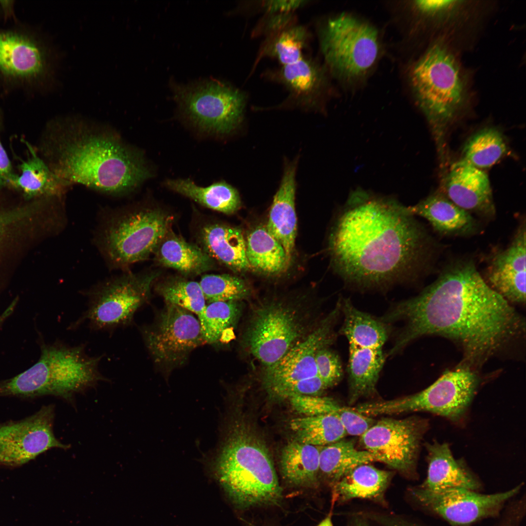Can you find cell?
I'll list each match as a JSON object with an SVG mask.
<instances>
[{
  "instance_id": "25",
  "label": "cell",
  "mask_w": 526,
  "mask_h": 526,
  "mask_svg": "<svg viewBox=\"0 0 526 526\" xmlns=\"http://www.w3.org/2000/svg\"><path fill=\"white\" fill-rule=\"evenodd\" d=\"M199 237L202 248L214 261L237 272L251 268L240 228L221 223L208 224L201 228Z\"/></svg>"
},
{
  "instance_id": "48",
  "label": "cell",
  "mask_w": 526,
  "mask_h": 526,
  "mask_svg": "<svg viewBox=\"0 0 526 526\" xmlns=\"http://www.w3.org/2000/svg\"><path fill=\"white\" fill-rule=\"evenodd\" d=\"M381 526H425L419 523L391 514H387L384 516L381 520Z\"/></svg>"
},
{
  "instance_id": "46",
  "label": "cell",
  "mask_w": 526,
  "mask_h": 526,
  "mask_svg": "<svg viewBox=\"0 0 526 526\" xmlns=\"http://www.w3.org/2000/svg\"><path fill=\"white\" fill-rule=\"evenodd\" d=\"M15 175L10 160L0 141V189L10 185Z\"/></svg>"
},
{
  "instance_id": "38",
  "label": "cell",
  "mask_w": 526,
  "mask_h": 526,
  "mask_svg": "<svg viewBox=\"0 0 526 526\" xmlns=\"http://www.w3.org/2000/svg\"><path fill=\"white\" fill-rule=\"evenodd\" d=\"M156 291L166 303L184 308L197 318L207 305L199 283L183 277H170L163 281L158 284Z\"/></svg>"
},
{
  "instance_id": "4",
  "label": "cell",
  "mask_w": 526,
  "mask_h": 526,
  "mask_svg": "<svg viewBox=\"0 0 526 526\" xmlns=\"http://www.w3.org/2000/svg\"><path fill=\"white\" fill-rule=\"evenodd\" d=\"M308 295L264 298L251 303L239 337L242 354L269 366L305 339L323 316Z\"/></svg>"
},
{
  "instance_id": "40",
  "label": "cell",
  "mask_w": 526,
  "mask_h": 526,
  "mask_svg": "<svg viewBox=\"0 0 526 526\" xmlns=\"http://www.w3.org/2000/svg\"><path fill=\"white\" fill-rule=\"evenodd\" d=\"M317 376L328 388L337 384L343 376V370L338 355L329 347L318 351L315 357Z\"/></svg>"
},
{
  "instance_id": "35",
  "label": "cell",
  "mask_w": 526,
  "mask_h": 526,
  "mask_svg": "<svg viewBox=\"0 0 526 526\" xmlns=\"http://www.w3.org/2000/svg\"><path fill=\"white\" fill-rule=\"evenodd\" d=\"M290 427L296 440L316 446L337 442L347 435L335 413L295 418Z\"/></svg>"
},
{
  "instance_id": "50",
  "label": "cell",
  "mask_w": 526,
  "mask_h": 526,
  "mask_svg": "<svg viewBox=\"0 0 526 526\" xmlns=\"http://www.w3.org/2000/svg\"><path fill=\"white\" fill-rule=\"evenodd\" d=\"M317 526H333L331 515L326 516Z\"/></svg>"
},
{
  "instance_id": "42",
  "label": "cell",
  "mask_w": 526,
  "mask_h": 526,
  "mask_svg": "<svg viewBox=\"0 0 526 526\" xmlns=\"http://www.w3.org/2000/svg\"><path fill=\"white\" fill-rule=\"evenodd\" d=\"M339 418L346 434L361 436L375 423L371 416L359 413L352 408L342 407L335 413Z\"/></svg>"
},
{
  "instance_id": "31",
  "label": "cell",
  "mask_w": 526,
  "mask_h": 526,
  "mask_svg": "<svg viewBox=\"0 0 526 526\" xmlns=\"http://www.w3.org/2000/svg\"><path fill=\"white\" fill-rule=\"evenodd\" d=\"M320 447L294 440L283 448L281 470L283 479L299 487H316L319 473Z\"/></svg>"
},
{
  "instance_id": "28",
  "label": "cell",
  "mask_w": 526,
  "mask_h": 526,
  "mask_svg": "<svg viewBox=\"0 0 526 526\" xmlns=\"http://www.w3.org/2000/svg\"><path fill=\"white\" fill-rule=\"evenodd\" d=\"M156 261L187 276H196L214 267V260L202 248L187 242L170 228L157 246Z\"/></svg>"
},
{
  "instance_id": "3",
  "label": "cell",
  "mask_w": 526,
  "mask_h": 526,
  "mask_svg": "<svg viewBox=\"0 0 526 526\" xmlns=\"http://www.w3.org/2000/svg\"><path fill=\"white\" fill-rule=\"evenodd\" d=\"M46 140L45 162L72 185L123 195L152 176L143 153L104 125L63 117L51 125Z\"/></svg>"
},
{
  "instance_id": "29",
  "label": "cell",
  "mask_w": 526,
  "mask_h": 526,
  "mask_svg": "<svg viewBox=\"0 0 526 526\" xmlns=\"http://www.w3.org/2000/svg\"><path fill=\"white\" fill-rule=\"evenodd\" d=\"M30 155L20 165V174L15 175L10 185L27 197H60L72 184L57 176L32 148Z\"/></svg>"
},
{
  "instance_id": "12",
  "label": "cell",
  "mask_w": 526,
  "mask_h": 526,
  "mask_svg": "<svg viewBox=\"0 0 526 526\" xmlns=\"http://www.w3.org/2000/svg\"><path fill=\"white\" fill-rule=\"evenodd\" d=\"M154 278L128 273L97 286L88 292L87 309L69 329L86 322L93 330L109 332L129 326L147 300Z\"/></svg>"
},
{
  "instance_id": "2",
  "label": "cell",
  "mask_w": 526,
  "mask_h": 526,
  "mask_svg": "<svg viewBox=\"0 0 526 526\" xmlns=\"http://www.w3.org/2000/svg\"><path fill=\"white\" fill-rule=\"evenodd\" d=\"M425 247L424 231L406 207L357 191L336 220L328 249L334 268L347 284L383 289L413 279Z\"/></svg>"
},
{
  "instance_id": "44",
  "label": "cell",
  "mask_w": 526,
  "mask_h": 526,
  "mask_svg": "<svg viewBox=\"0 0 526 526\" xmlns=\"http://www.w3.org/2000/svg\"><path fill=\"white\" fill-rule=\"evenodd\" d=\"M328 389L318 376L299 381L283 390L276 399H289L298 395L319 396Z\"/></svg>"
},
{
  "instance_id": "17",
  "label": "cell",
  "mask_w": 526,
  "mask_h": 526,
  "mask_svg": "<svg viewBox=\"0 0 526 526\" xmlns=\"http://www.w3.org/2000/svg\"><path fill=\"white\" fill-rule=\"evenodd\" d=\"M55 405L42 406L32 415L0 424V466L15 468L53 448L67 450L55 436Z\"/></svg>"
},
{
  "instance_id": "41",
  "label": "cell",
  "mask_w": 526,
  "mask_h": 526,
  "mask_svg": "<svg viewBox=\"0 0 526 526\" xmlns=\"http://www.w3.org/2000/svg\"><path fill=\"white\" fill-rule=\"evenodd\" d=\"M288 399L293 408L305 416L335 413L342 408L333 399L327 397L298 395Z\"/></svg>"
},
{
  "instance_id": "34",
  "label": "cell",
  "mask_w": 526,
  "mask_h": 526,
  "mask_svg": "<svg viewBox=\"0 0 526 526\" xmlns=\"http://www.w3.org/2000/svg\"><path fill=\"white\" fill-rule=\"evenodd\" d=\"M309 37L307 28L296 23L264 38L258 53L254 67L264 57L275 59L281 66L298 61L304 56L303 51Z\"/></svg>"
},
{
  "instance_id": "1",
  "label": "cell",
  "mask_w": 526,
  "mask_h": 526,
  "mask_svg": "<svg viewBox=\"0 0 526 526\" xmlns=\"http://www.w3.org/2000/svg\"><path fill=\"white\" fill-rule=\"evenodd\" d=\"M380 319L388 324L405 323L389 355L419 338L438 335L458 344L464 352L462 364L472 369L525 331L524 319L471 262L452 265L418 295L394 304Z\"/></svg>"
},
{
  "instance_id": "9",
  "label": "cell",
  "mask_w": 526,
  "mask_h": 526,
  "mask_svg": "<svg viewBox=\"0 0 526 526\" xmlns=\"http://www.w3.org/2000/svg\"><path fill=\"white\" fill-rule=\"evenodd\" d=\"M480 383L475 371L461 363L445 371L419 392L392 400L361 403L357 410L369 416L425 412L459 422L468 413Z\"/></svg>"
},
{
  "instance_id": "26",
  "label": "cell",
  "mask_w": 526,
  "mask_h": 526,
  "mask_svg": "<svg viewBox=\"0 0 526 526\" xmlns=\"http://www.w3.org/2000/svg\"><path fill=\"white\" fill-rule=\"evenodd\" d=\"M393 476L392 472L369 464L361 465L332 487L333 499L338 503L362 499L385 505V494Z\"/></svg>"
},
{
  "instance_id": "23",
  "label": "cell",
  "mask_w": 526,
  "mask_h": 526,
  "mask_svg": "<svg viewBox=\"0 0 526 526\" xmlns=\"http://www.w3.org/2000/svg\"><path fill=\"white\" fill-rule=\"evenodd\" d=\"M428 464L427 475L419 487L430 490L466 488L476 490L479 479L464 461L456 459L447 443L433 441L426 444Z\"/></svg>"
},
{
  "instance_id": "7",
  "label": "cell",
  "mask_w": 526,
  "mask_h": 526,
  "mask_svg": "<svg viewBox=\"0 0 526 526\" xmlns=\"http://www.w3.org/2000/svg\"><path fill=\"white\" fill-rule=\"evenodd\" d=\"M411 84L443 153L448 124L463 105L467 87L459 63L447 45L433 43L413 65Z\"/></svg>"
},
{
  "instance_id": "33",
  "label": "cell",
  "mask_w": 526,
  "mask_h": 526,
  "mask_svg": "<svg viewBox=\"0 0 526 526\" xmlns=\"http://www.w3.org/2000/svg\"><path fill=\"white\" fill-rule=\"evenodd\" d=\"M374 461L371 453L357 450L352 440L342 439L320 448L319 471L331 487L357 467Z\"/></svg>"
},
{
  "instance_id": "24",
  "label": "cell",
  "mask_w": 526,
  "mask_h": 526,
  "mask_svg": "<svg viewBox=\"0 0 526 526\" xmlns=\"http://www.w3.org/2000/svg\"><path fill=\"white\" fill-rule=\"evenodd\" d=\"M348 344L349 402L351 404L375 394L386 357L382 345L359 342Z\"/></svg>"
},
{
  "instance_id": "37",
  "label": "cell",
  "mask_w": 526,
  "mask_h": 526,
  "mask_svg": "<svg viewBox=\"0 0 526 526\" xmlns=\"http://www.w3.org/2000/svg\"><path fill=\"white\" fill-rule=\"evenodd\" d=\"M507 151V144L502 132L495 128L488 127L476 132L467 140L462 159L483 169L496 164Z\"/></svg>"
},
{
  "instance_id": "16",
  "label": "cell",
  "mask_w": 526,
  "mask_h": 526,
  "mask_svg": "<svg viewBox=\"0 0 526 526\" xmlns=\"http://www.w3.org/2000/svg\"><path fill=\"white\" fill-rule=\"evenodd\" d=\"M521 485L489 494L466 488L430 490L419 486L411 489L410 493L421 506L450 524L466 526L497 515L505 504L519 492Z\"/></svg>"
},
{
  "instance_id": "18",
  "label": "cell",
  "mask_w": 526,
  "mask_h": 526,
  "mask_svg": "<svg viewBox=\"0 0 526 526\" xmlns=\"http://www.w3.org/2000/svg\"><path fill=\"white\" fill-rule=\"evenodd\" d=\"M328 71L315 59L304 56L298 61L268 71V79L282 85L288 96L281 107L306 111L322 110L329 91Z\"/></svg>"
},
{
  "instance_id": "14",
  "label": "cell",
  "mask_w": 526,
  "mask_h": 526,
  "mask_svg": "<svg viewBox=\"0 0 526 526\" xmlns=\"http://www.w3.org/2000/svg\"><path fill=\"white\" fill-rule=\"evenodd\" d=\"M339 299L335 307L323 316L315 330L273 364L261 367L259 377L264 390L276 398L293 384L317 376L315 357L319 350L330 347L336 339L335 327L341 312Z\"/></svg>"
},
{
  "instance_id": "10",
  "label": "cell",
  "mask_w": 526,
  "mask_h": 526,
  "mask_svg": "<svg viewBox=\"0 0 526 526\" xmlns=\"http://www.w3.org/2000/svg\"><path fill=\"white\" fill-rule=\"evenodd\" d=\"M169 85L180 110L202 131L227 135L241 127L247 96L241 90L214 79Z\"/></svg>"
},
{
  "instance_id": "11",
  "label": "cell",
  "mask_w": 526,
  "mask_h": 526,
  "mask_svg": "<svg viewBox=\"0 0 526 526\" xmlns=\"http://www.w3.org/2000/svg\"><path fill=\"white\" fill-rule=\"evenodd\" d=\"M172 219L156 207L123 211L106 223L100 238L101 249L116 266L144 260L171 228Z\"/></svg>"
},
{
  "instance_id": "39",
  "label": "cell",
  "mask_w": 526,
  "mask_h": 526,
  "mask_svg": "<svg viewBox=\"0 0 526 526\" xmlns=\"http://www.w3.org/2000/svg\"><path fill=\"white\" fill-rule=\"evenodd\" d=\"M205 300L217 301H242L251 294L248 284L242 279L228 274H206L199 282Z\"/></svg>"
},
{
  "instance_id": "22",
  "label": "cell",
  "mask_w": 526,
  "mask_h": 526,
  "mask_svg": "<svg viewBox=\"0 0 526 526\" xmlns=\"http://www.w3.org/2000/svg\"><path fill=\"white\" fill-rule=\"evenodd\" d=\"M299 156L284 160L282 176L269 211L266 227L283 246L289 264L297 232L295 196L296 175Z\"/></svg>"
},
{
  "instance_id": "49",
  "label": "cell",
  "mask_w": 526,
  "mask_h": 526,
  "mask_svg": "<svg viewBox=\"0 0 526 526\" xmlns=\"http://www.w3.org/2000/svg\"><path fill=\"white\" fill-rule=\"evenodd\" d=\"M352 526H369L367 519L362 515L359 514L356 516L353 521Z\"/></svg>"
},
{
  "instance_id": "6",
  "label": "cell",
  "mask_w": 526,
  "mask_h": 526,
  "mask_svg": "<svg viewBox=\"0 0 526 526\" xmlns=\"http://www.w3.org/2000/svg\"><path fill=\"white\" fill-rule=\"evenodd\" d=\"M102 356L92 357L81 344H43L38 361L13 377L0 381V397L54 395L68 401L75 395L109 381L99 370Z\"/></svg>"
},
{
  "instance_id": "47",
  "label": "cell",
  "mask_w": 526,
  "mask_h": 526,
  "mask_svg": "<svg viewBox=\"0 0 526 526\" xmlns=\"http://www.w3.org/2000/svg\"><path fill=\"white\" fill-rule=\"evenodd\" d=\"M32 209L22 208L10 211L0 212V235L5 229L12 223L24 218L30 214Z\"/></svg>"
},
{
  "instance_id": "27",
  "label": "cell",
  "mask_w": 526,
  "mask_h": 526,
  "mask_svg": "<svg viewBox=\"0 0 526 526\" xmlns=\"http://www.w3.org/2000/svg\"><path fill=\"white\" fill-rule=\"evenodd\" d=\"M411 215L427 220L438 232L447 235L471 233L475 222L470 213L459 207L442 194H434L414 206L406 207Z\"/></svg>"
},
{
  "instance_id": "19",
  "label": "cell",
  "mask_w": 526,
  "mask_h": 526,
  "mask_svg": "<svg viewBox=\"0 0 526 526\" xmlns=\"http://www.w3.org/2000/svg\"><path fill=\"white\" fill-rule=\"evenodd\" d=\"M46 47L32 37L13 31L0 32V73L15 81L46 78L52 70Z\"/></svg>"
},
{
  "instance_id": "8",
  "label": "cell",
  "mask_w": 526,
  "mask_h": 526,
  "mask_svg": "<svg viewBox=\"0 0 526 526\" xmlns=\"http://www.w3.org/2000/svg\"><path fill=\"white\" fill-rule=\"evenodd\" d=\"M319 39L328 72L349 83L366 78L381 55L376 28L349 14L329 19L319 31Z\"/></svg>"
},
{
  "instance_id": "15",
  "label": "cell",
  "mask_w": 526,
  "mask_h": 526,
  "mask_svg": "<svg viewBox=\"0 0 526 526\" xmlns=\"http://www.w3.org/2000/svg\"><path fill=\"white\" fill-rule=\"evenodd\" d=\"M142 332L154 362L167 369L181 366L193 350L205 343L198 318L169 303L155 322Z\"/></svg>"
},
{
  "instance_id": "20",
  "label": "cell",
  "mask_w": 526,
  "mask_h": 526,
  "mask_svg": "<svg viewBox=\"0 0 526 526\" xmlns=\"http://www.w3.org/2000/svg\"><path fill=\"white\" fill-rule=\"evenodd\" d=\"M444 195L469 212L485 216L495 213L488 174L463 159L453 164L446 177Z\"/></svg>"
},
{
  "instance_id": "13",
  "label": "cell",
  "mask_w": 526,
  "mask_h": 526,
  "mask_svg": "<svg viewBox=\"0 0 526 526\" xmlns=\"http://www.w3.org/2000/svg\"><path fill=\"white\" fill-rule=\"evenodd\" d=\"M429 426L427 420L417 416L383 418L360 436V443L376 461L414 477L421 442Z\"/></svg>"
},
{
  "instance_id": "32",
  "label": "cell",
  "mask_w": 526,
  "mask_h": 526,
  "mask_svg": "<svg viewBox=\"0 0 526 526\" xmlns=\"http://www.w3.org/2000/svg\"><path fill=\"white\" fill-rule=\"evenodd\" d=\"M245 246L250 267L260 272L278 274L288 266L283 246L266 226L259 225L251 230L247 235Z\"/></svg>"
},
{
  "instance_id": "21",
  "label": "cell",
  "mask_w": 526,
  "mask_h": 526,
  "mask_svg": "<svg viewBox=\"0 0 526 526\" xmlns=\"http://www.w3.org/2000/svg\"><path fill=\"white\" fill-rule=\"evenodd\" d=\"M526 237L521 226L510 245L492 259L487 271V283L507 301L526 302Z\"/></svg>"
},
{
  "instance_id": "36",
  "label": "cell",
  "mask_w": 526,
  "mask_h": 526,
  "mask_svg": "<svg viewBox=\"0 0 526 526\" xmlns=\"http://www.w3.org/2000/svg\"><path fill=\"white\" fill-rule=\"evenodd\" d=\"M243 301H217L206 305L198 317L205 343H213L233 331L244 312Z\"/></svg>"
},
{
  "instance_id": "45",
  "label": "cell",
  "mask_w": 526,
  "mask_h": 526,
  "mask_svg": "<svg viewBox=\"0 0 526 526\" xmlns=\"http://www.w3.org/2000/svg\"><path fill=\"white\" fill-rule=\"evenodd\" d=\"M309 0H263L260 6L265 14L291 13L307 5Z\"/></svg>"
},
{
  "instance_id": "5",
  "label": "cell",
  "mask_w": 526,
  "mask_h": 526,
  "mask_svg": "<svg viewBox=\"0 0 526 526\" xmlns=\"http://www.w3.org/2000/svg\"><path fill=\"white\" fill-rule=\"evenodd\" d=\"M227 428L209 463L232 501L243 508L279 505L282 491L263 443L239 420Z\"/></svg>"
},
{
  "instance_id": "43",
  "label": "cell",
  "mask_w": 526,
  "mask_h": 526,
  "mask_svg": "<svg viewBox=\"0 0 526 526\" xmlns=\"http://www.w3.org/2000/svg\"><path fill=\"white\" fill-rule=\"evenodd\" d=\"M296 23L294 13L265 14L253 29L252 35L266 38Z\"/></svg>"
},
{
  "instance_id": "30",
  "label": "cell",
  "mask_w": 526,
  "mask_h": 526,
  "mask_svg": "<svg viewBox=\"0 0 526 526\" xmlns=\"http://www.w3.org/2000/svg\"><path fill=\"white\" fill-rule=\"evenodd\" d=\"M163 184L170 190L223 213H234L241 207L238 191L225 181L205 187L197 185L190 179H167Z\"/></svg>"
}]
</instances>
